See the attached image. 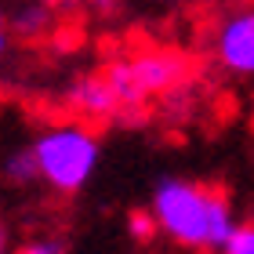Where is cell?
Masks as SVG:
<instances>
[{"instance_id":"1","label":"cell","mask_w":254,"mask_h":254,"mask_svg":"<svg viewBox=\"0 0 254 254\" xmlns=\"http://www.w3.org/2000/svg\"><path fill=\"white\" fill-rule=\"evenodd\" d=\"M153 218L160 233L192 251H222L233 236L229 200L211 186H196L186 178H160L153 189Z\"/></svg>"},{"instance_id":"2","label":"cell","mask_w":254,"mask_h":254,"mask_svg":"<svg viewBox=\"0 0 254 254\" xmlns=\"http://www.w3.org/2000/svg\"><path fill=\"white\" fill-rule=\"evenodd\" d=\"M33 153H37L40 178L51 189L80 192L102 160V145L98 134L87 131L84 124H55L33 142Z\"/></svg>"},{"instance_id":"3","label":"cell","mask_w":254,"mask_h":254,"mask_svg":"<svg viewBox=\"0 0 254 254\" xmlns=\"http://www.w3.org/2000/svg\"><path fill=\"white\" fill-rule=\"evenodd\" d=\"M214 51L229 73L254 76V11H236L222 22Z\"/></svg>"},{"instance_id":"4","label":"cell","mask_w":254,"mask_h":254,"mask_svg":"<svg viewBox=\"0 0 254 254\" xmlns=\"http://www.w3.org/2000/svg\"><path fill=\"white\" fill-rule=\"evenodd\" d=\"M138 76V84L149 91V98L153 95H164V91H175L182 80L189 73V62L182 59L178 51H145V55H134V59H127Z\"/></svg>"},{"instance_id":"5","label":"cell","mask_w":254,"mask_h":254,"mask_svg":"<svg viewBox=\"0 0 254 254\" xmlns=\"http://www.w3.org/2000/svg\"><path fill=\"white\" fill-rule=\"evenodd\" d=\"M65 102L76 113L95 117V120H113L120 113V98H117V91H113V84L106 80V73H91V76L73 80L69 91H65Z\"/></svg>"},{"instance_id":"6","label":"cell","mask_w":254,"mask_h":254,"mask_svg":"<svg viewBox=\"0 0 254 254\" xmlns=\"http://www.w3.org/2000/svg\"><path fill=\"white\" fill-rule=\"evenodd\" d=\"M102 73H106V80L113 84V91H117L120 109H124V106H145V102H149V91L138 84L131 62H109Z\"/></svg>"},{"instance_id":"7","label":"cell","mask_w":254,"mask_h":254,"mask_svg":"<svg viewBox=\"0 0 254 254\" xmlns=\"http://www.w3.org/2000/svg\"><path fill=\"white\" fill-rule=\"evenodd\" d=\"M0 171H4V178L11 182V186H29L33 178H40V167H37V153H33V145L7 153L4 164H0Z\"/></svg>"},{"instance_id":"8","label":"cell","mask_w":254,"mask_h":254,"mask_svg":"<svg viewBox=\"0 0 254 254\" xmlns=\"http://www.w3.org/2000/svg\"><path fill=\"white\" fill-rule=\"evenodd\" d=\"M48 26H51V7L48 4L26 7L22 15H15V33H22V37H40Z\"/></svg>"},{"instance_id":"9","label":"cell","mask_w":254,"mask_h":254,"mask_svg":"<svg viewBox=\"0 0 254 254\" xmlns=\"http://www.w3.org/2000/svg\"><path fill=\"white\" fill-rule=\"evenodd\" d=\"M222 254H254V225H236L233 229V236L225 240V247Z\"/></svg>"},{"instance_id":"10","label":"cell","mask_w":254,"mask_h":254,"mask_svg":"<svg viewBox=\"0 0 254 254\" xmlns=\"http://www.w3.org/2000/svg\"><path fill=\"white\" fill-rule=\"evenodd\" d=\"M156 229H160V225H156L153 214H138V211L131 214V236L138 240V244H149V240L156 236Z\"/></svg>"},{"instance_id":"11","label":"cell","mask_w":254,"mask_h":254,"mask_svg":"<svg viewBox=\"0 0 254 254\" xmlns=\"http://www.w3.org/2000/svg\"><path fill=\"white\" fill-rule=\"evenodd\" d=\"M15 254H65V244L62 240H29Z\"/></svg>"},{"instance_id":"12","label":"cell","mask_w":254,"mask_h":254,"mask_svg":"<svg viewBox=\"0 0 254 254\" xmlns=\"http://www.w3.org/2000/svg\"><path fill=\"white\" fill-rule=\"evenodd\" d=\"M7 48H11V37H7V29H4V26H0V55H4Z\"/></svg>"},{"instance_id":"13","label":"cell","mask_w":254,"mask_h":254,"mask_svg":"<svg viewBox=\"0 0 254 254\" xmlns=\"http://www.w3.org/2000/svg\"><path fill=\"white\" fill-rule=\"evenodd\" d=\"M0 254H7V225L0 222Z\"/></svg>"},{"instance_id":"14","label":"cell","mask_w":254,"mask_h":254,"mask_svg":"<svg viewBox=\"0 0 254 254\" xmlns=\"http://www.w3.org/2000/svg\"><path fill=\"white\" fill-rule=\"evenodd\" d=\"M37 4H48V7H59V4H65V0H37Z\"/></svg>"},{"instance_id":"15","label":"cell","mask_w":254,"mask_h":254,"mask_svg":"<svg viewBox=\"0 0 254 254\" xmlns=\"http://www.w3.org/2000/svg\"><path fill=\"white\" fill-rule=\"evenodd\" d=\"M0 26H4V11H0Z\"/></svg>"}]
</instances>
